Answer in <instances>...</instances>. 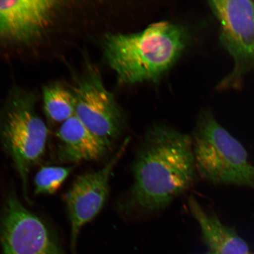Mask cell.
I'll return each mask as SVG.
<instances>
[{"label": "cell", "instance_id": "cell-1", "mask_svg": "<svg viewBox=\"0 0 254 254\" xmlns=\"http://www.w3.org/2000/svg\"><path fill=\"white\" fill-rule=\"evenodd\" d=\"M132 171L133 182L121 211L142 216L163 210L194 183L191 136L166 125L151 127L139 143Z\"/></svg>", "mask_w": 254, "mask_h": 254}, {"label": "cell", "instance_id": "cell-2", "mask_svg": "<svg viewBox=\"0 0 254 254\" xmlns=\"http://www.w3.org/2000/svg\"><path fill=\"white\" fill-rule=\"evenodd\" d=\"M188 32L168 21L132 34H108L105 60L124 84L155 80L176 63L189 43Z\"/></svg>", "mask_w": 254, "mask_h": 254}, {"label": "cell", "instance_id": "cell-3", "mask_svg": "<svg viewBox=\"0 0 254 254\" xmlns=\"http://www.w3.org/2000/svg\"><path fill=\"white\" fill-rule=\"evenodd\" d=\"M191 139L196 173L202 179L217 186L254 189V166L245 148L212 111L200 114Z\"/></svg>", "mask_w": 254, "mask_h": 254}, {"label": "cell", "instance_id": "cell-4", "mask_svg": "<svg viewBox=\"0 0 254 254\" xmlns=\"http://www.w3.org/2000/svg\"><path fill=\"white\" fill-rule=\"evenodd\" d=\"M36 104L33 94L15 88L9 91L0 114V138L20 177L26 198L28 174L43 157L49 134Z\"/></svg>", "mask_w": 254, "mask_h": 254}, {"label": "cell", "instance_id": "cell-5", "mask_svg": "<svg viewBox=\"0 0 254 254\" xmlns=\"http://www.w3.org/2000/svg\"><path fill=\"white\" fill-rule=\"evenodd\" d=\"M209 5L220 26L221 45L233 63L218 90L240 91L248 76L254 74V1L215 0Z\"/></svg>", "mask_w": 254, "mask_h": 254}, {"label": "cell", "instance_id": "cell-6", "mask_svg": "<svg viewBox=\"0 0 254 254\" xmlns=\"http://www.w3.org/2000/svg\"><path fill=\"white\" fill-rule=\"evenodd\" d=\"M74 115L111 148L125 131L126 119L114 95L105 87L99 71L90 66L71 90Z\"/></svg>", "mask_w": 254, "mask_h": 254}, {"label": "cell", "instance_id": "cell-7", "mask_svg": "<svg viewBox=\"0 0 254 254\" xmlns=\"http://www.w3.org/2000/svg\"><path fill=\"white\" fill-rule=\"evenodd\" d=\"M0 243L2 254H65L44 222L14 193L0 218Z\"/></svg>", "mask_w": 254, "mask_h": 254}, {"label": "cell", "instance_id": "cell-8", "mask_svg": "<svg viewBox=\"0 0 254 254\" xmlns=\"http://www.w3.org/2000/svg\"><path fill=\"white\" fill-rule=\"evenodd\" d=\"M128 143V140L125 141L101 169L77 177L66 193L73 250L75 249L82 227L96 217L106 204L110 193L111 175L125 153Z\"/></svg>", "mask_w": 254, "mask_h": 254}, {"label": "cell", "instance_id": "cell-9", "mask_svg": "<svg viewBox=\"0 0 254 254\" xmlns=\"http://www.w3.org/2000/svg\"><path fill=\"white\" fill-rule=\"evenodd\" d=\"M60 2L54 0L0 1V41L24 43L39 37L53 23Z\"/></svg>", "mask_w": 254, "mask_h": 254}, {"label": "cell", "instance_id": "cell-10", "mask_svg": "<svg viewBox=\"0 0 254 254\" xmlns=\"http://www.w3.org/2000/svg\"><path fill=\"white\" fill-rule=\"evenodd\" d=\"M57 136L60 142L57 155L64 163L98 160L111 149L75 115L62 123Z\"/></svg>", "mask_w": 254, "mask_h": 254}, {"label": "cell", "instance_id": "cell-11", "mask_svg": "<svg viewBox=\"0 0 254 254\" xmlns=\"http://www.w3.org/2000/svg\"><path fill=\"white\" fill-rule=\"evenodd\" d=\"M190 214L197 222L203 240L216 254H250L249 245L233 228L222 222L217 215L205 211L194 196L188 201Z\"/></svg>", "mask_w": 254, "mask_h": 254}, {"label": "cell", "instance_id": "cell-12", "mask_svg": "<svg viewBox=\"0 0 254 254\" xmlns=\"http://www.w3.org/2000/svg\"><path fill=\"white\" fill-rule=\"evenodd\" d=\"M44 112L53 123H64L75 114V101L71 90L51 84L43 90Z\"/></svg>", "mask_w": 254, "mask_h": 254}, {"label": "cell", "instance_id": "cell-13", "mask_svg": "<svg viewBox=\"0 0 254 254\" xmlns=\"http://www.w3.org/2000/svg\"><path fill=\"white\" fill-rule=\"evenodd\" d=\"M72 170V167H41L35 177V193L53 194L62 187Z\"/></svg>", "mask_w": 254, "mask_h": 254}, {"label": "cell", "instance_id": "cell-14", "mask_svg": "<svg viewBox=\"0 0 254 254\" xmlns=\"http://www.w3.org/2000/svg\"><path fill=\"white\" fill-rule=\"evenodd\" d=\"M214 254V253H212V252H210V253H209V254Z\"/></svg>", "mask_w": 254, "mask_h": 254}, {"label": "cell", "instance_id": "cell-15", "mask_svg": "<svg viewBox=\"0 0 254 254\" xmlns=\"http://www.w3.org/2000/svg\"><path fill=\"white\" fill-rule=\"evenodd\" d=\"M250 254H254V253H251Z\"/></svg>", "mask_w": 254, "mask_h": 254}]
</instances>
